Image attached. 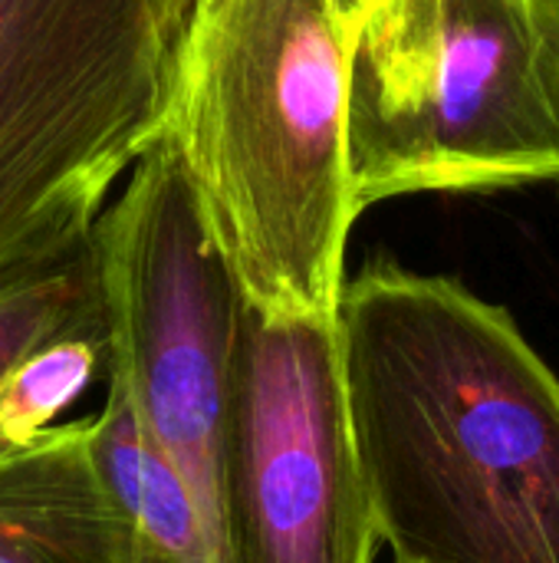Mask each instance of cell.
Returning <instances> with one entry per match:
<instances>
[{"mask_svg":"<svg viewBox=\"0 0 559 563\" xmlns=\"http://www.w3.org/2000/svg\"><path fill=\"white\" fill-rule=\"evenodd\" d=\"M353 445L395 563H559V379L517 320L379 261L336 307Z\"/></svg>","mask_w":559,"mask_h":563,"instance_id":"cell-1","label":"cell"},{"mask_svg":"<svg viewBox=\"0 0 559 563\" xmlns=\"http://www.w3.org/2000/svg\"><path fill=\"white\" fill-rule=\"evenodd\" d=\"M353 33L333 0H194L165 139L244 300L336 317L362 214L349 162Z\"/></svg>","mask_w":559,"mask_h":563,"instance_id":"cell-2","label":"cell"},{"mask_svg":"<svg viewBox=\"0 0 559 563\" xmlns=\"http://www.w3.org/2000/svg\"><path fill=\"white\" fill-rule=\"evenodd\" d=\"M359 208L559 185V0H379L353 36Z\"/></svg>","mask_w":559,"mask_h":563,"instance_id":"cell-3","label":"cell"},{"mask_svg":"<svg viewBox=\"0 0 559 563\" xmlns=\"http://www.w3.org/2000/svg\"><path fill=\"white\" fill-rule=\"evenodd\" d=\"M194 0H0V274L86 238L165 135Z\"/></svg>","mask_w":559,"mask_h":563,"instance_id":"cell-4","label":"cell"},{"mask_svg":"<svg viewBox=\"0 0 559 563\" xmlns=\"http://www.w3.org/2000/svg\"><path fill=\"white\" fill-rule=\"evenodd\" d=\"M221 534L224 563L376 561L336 317L244 303L224 416Z\"/></svg>","mask_w":559,"mask_h":563,"instance_id":"cell-5","label":"cell"},{"mask_svg":"<svg viewBox=\"0 0 559 563\" xmlns=\"http://www.w3.org/2000/svg\"><path fill=\"white\" fill-rule=\"evenodd\" d=\"M132 518L96 465L89 419L0 455V563H132Z\"/></svg>","mask_w":559,"mask_h":563,"instance_id":"cell-6","label":"cell"},{"mask_svg":"<svg viewBox=\"0 0 559 563\" xmlns=\"http://www.w3.org/2000/svg\"><path fill=\"white\" fill-rule=\"evenodd\" d=\"M105 323L92 231L76 244L0 274V383L40 343ZM13 452L0 435V455Z\"/></svg>","mask_w":559,"mask_h":563,"instance_id":"cell-7","label":"cell"},{"mask_svg":"<svg viewBox=\"0 0 559 563\" xmlns=\"http://www.w3.org/2000/svg\"><path fill=\"white\" fill-rule=\"evenodd\" d=\"M109 363V327H82L30 350L0 383V435L10 449L46 435Z\"/></svg>","mask_w":559,"mask_h":563,"instance_id":"cell-8","label":"cell"},{"mask_svg":"<svg viewBox=\"0 0 559 563\" xmlns=\"http://www.w3.org/2000/svg\"><path fill=\"white\" fill-rule=\"evenodd\" d=\"M336 3V10H339V16H343V23L349 26V33L356 36V30H359V23H362V16L379 3V0H333Z\"/></svg>","mask_w":559,"mask_h":563,"instance_id":"cell-9","label":"cell"}]
</instances>
